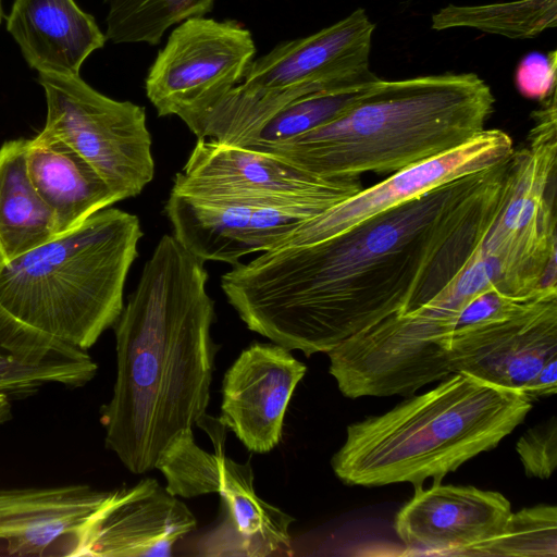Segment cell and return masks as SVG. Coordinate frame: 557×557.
<instances>
[{
  "label": "cell",
  "mask_w": 557,
  "mask_h": 557,
  "mask_svg": "<svg viewBox=\"0 0 557 557\" xmlns=\"http://www.w3.org/2000/svg\"><path fill=\"white\" fill-rule=\"evenodd\" d=\"M208 277L165 234L114 324L116 376L100 422L106 447L134 474L156 469L172 440L206 417L219 349Z\"/></svg>",
  "instance_id": "cell-2"
},
{
  "label": "cell",
  "mask_w": 557,
  "mask_h": 557,
  "mask_svg": "<svg viewBox=\"0 0 557 557\" xmlns=\"http://www.w3.org/2000/svg\"><path fill=\"white\" fill-rule=\"evenodd\" d=\"M516 450L528 476L549 479L557 466V419L552 417L529 429L518 440Z\"/></svg>",
  "instance_id": "cell-28"
},
{
  "label": "cell",
  "mask_w": 557,
  "mask_h": 557,
  "mask_svg": "<svg viewBox=\"0 0 557 557\" xmlns=\"http://www.w3.org/2000/svg\"><path fill=\"white\" fill-rule=\"evenodd\" d=\"M106 38L114 44L158 45L173 25L209 13L214 0H106Z\"/></svg>",
  "instance_id": "cell-26"
},
{
  "label": "cell",
  "mask_w": 557,
  "mask_h": 557,
  "mask_svg": "<svg viewBox=\"0 0 557 557\" xmlns=\"http://www.w3.org/2000/svg\"><path fill=\"white\" fill-rule=\"evenodd\" d=\"M256 45L236 21L193 17L175 27L150 66L145 88L159 116L191 117L238 85Z\"/></svg>",
  "instance_id": "cell-11"
},
{
  "label": "cell",
  "mask_w": 557,
  "mask_h": 557,
  "mask_svg": "<svg viewBox=\"0 0 557 557\" xmlns=\"http://www.w3.org/2000/svg\"><path fill=\"white\" fill-rule=\"evenodd\" d=\"M516 84L527 98L545 100L556 91V51L529 54L519 65Z\"/></svg>",
  "instance_id": "cell-29"
},
{
  "label": "cell",
  "mask_w": 557,
  "mask_h": 557,
  "mask_svg": "<svg viewBox=\"0 0 557 557\" xmlns=\"http://www.w3.org/2000/svg\"><path fill=\"white\" fill-rule=\"evenodd\" d=\"M164 212L173 236L201 261L232 265L250 253L276 248L304 220L315 214L293 209L209 200L170 191Z\"/></svg>",
  "instance_id": "cell-14"
},
{
  "label": "cell",
  "mask_w": 557,
  "mask_h": 557,
  "mask_svg": "<svg viewBox=\"0 0 557 557\" xmlns=\"http://www.w3.org/2000/svg\"><path fill=\"white\" fill-rule=\"evenodd\" d=\"M11 399L0 394V424L7 422L11 418Z\"/></svg>",
  "instance_id": "cell-31"
},
{
  "label": "cell",
  "mask_w": 557,
  "mask_h": 557,
  "mask_svg": "<svg viewBox=\"0 0 557 557\" xmlns=\"http://www.w3.org/2000/svg\"><path fill=\"white\" fill-rule=\"evenodd\" d=\"M448 354L453 373L522 394L542 366L557 356V295L508 320L453 335Z\"/></svg>",
  "instance_id": "cell-15"
},
{
  "label": "cell",
  "mask_w": 557,
  "mask_h": 557,
  "mask_svg": "<svg viewBox=\"0 0 557 557\" xmlns=\"http://www.w3.org/2000/svg\"><path fill=\"white\" fill-rule=\"evenodd\" d=\"M47 119L62 139L103 178L119 200L138 196L154 177L145 108L111 99L77 76L38 73Z\"/></svg>",
  "instance_id": "cell-8"
},
{
  "label": "cell",
  "mask_w": 557,
  "mask_h": 557,
  "mask_svg": "<svg viewBox=\"0 0 557 557\" xmlns=\"http://www.w3.org/2000/svg\"><path fill=\"white\" fill-rule=\"evenodd\" d=\"M377 78L300 97L281 108L236 145L259 150L322 126L348 110Z\"/></svg>",
  "instance_id": "cell-25"
},
{
  "label": "cell",
  "mask_w": 557,
  "mask_h": 557,
  "mask_svg": "<svg viewBox=\"0 0 557 557\" xmlns=\"http://www.w3.org/2000/svg\"><path fill=\"white\" fill-rule=\"evenodd\" d=\"M374 29L359 8L312 35L282 42L253 60L238 85L184 123L197 138L234 144L298 87L331 89L374 79L369 69Z\"/></svg>",
  "instance_id": "cell-6"
},
{
  "label": "cell",
  "mask_w": 557,
  "mask_h": 557,
  "mask_svg": "<svg viewBox=\"0 0 557 557\" xmlns=\"http://www.w3.org/2000/svg\"><path fill=\"white\" fill-rule=\"evenodd\" d=\"M557 26V0L448 4L432 15V28L468 27L509 38H532Z\"/></svg>",
  "instance_id": "cell-24"
},
{
  "label": "cell",
  "mask_w": 557,
  "mask_h": 557,
  "mask_svg": "<svg viewBox=\"0 0 557 557\" xmlns=\"http://www.w3.org/2000/svg\"><path fill=\"white\" fill-rule=\"evenodd\" d=\"M98 366L84 350L54 348L27 334L0 311V394L22 399L46 385L81 387Z\"/></svg>",
  "instance_id": "cell-22"
},
{
  "label": "cell",
  "mask_w": 557,
  "mask_h": 557,
  "mask_svg": "<svg viewBox=\"0 0 557 557\" xmlns=\"http://www.w3.org/2000/svg\"><path fill=\"white\" fill-rule=\"evenodd\" d=\"M197 520L189 508L151 478L112 494L88 528L79 556H171Z\"/></svg>",
  "instance_id": "cell-18"
},
{
  "label": "cell",
  "mask_w": 557,
  "mask_h": 557,
  "mask_svg": "<svg viewBox=\"0 0 557 557\" xmlns=\"http://www.w3.org/2000/svg\"><path fill=\"white\" fill-rule=\"evenodd\" d=\"M531 409L519 392L453 373L426 393L349 424L331 466L348 485L441 482L495 448Z\"/></svg>",
  "instance_id": "cell-4"
},
{
  "label": "cell",
  "mask_w": 557,
  "mask_h": 557,
  "mask_svg": "<svg viewBox=\"0 0 557 557\" xmlns=\"http://www.w3.org/2000/svg\"><path fill=\"white\" fill-rule=\"evenodd\" d=\"M209 493L220 494L225 517L202 537L201 555L264 557L290 548L294 518L257 495L249 462H236L221 449L220 471Z\"/></svg>",
  "instance_id": "cell-19"
},
{
  "label": "cell",
  "mask_w": 557,
  "mask_h": 557,
  "mask_svg": "<svg viewBox=\"0 0 557 557\" xmlns=\"http://www.w3.org/2000/svg\"><path fill=\"white\" fill-rule=\"evenodd\" d=\"M7 29L27 64L42 74L79 75L84 61L107 40L74 0H14Z\"/></svg>",
  "instance_id": "cell-20"
},
{
  "label": "cell",
  "mask_w": 557,
  "mask_h": 557,
  "mask_svg": "<svg viewBox=\"0 0 557 557\" xmlns=\"http://www.w3.org/2000/svg\"><path fill=\"white\" fill-rule=\"evenodd\" d=\"M361 188L358 178L324 180L268 152L197 138L171 191L317 215Z\"/></svg>",
  "instance_id": "cell-10"
},
{
  "label": "cell",
  "mask_w": 557,
  "mask_h": 557,
  "mask_svg": "<svg viewBox=\"0 0 557 557\" xmlns=\"http://www.w3.org/2000/svg\"><path fill=\"white\" fill-rule=\"evenodd\" d=\"M494 103L474 73L377 78L337 119L258 151L324 180L394 173L471 139Z\"/></svg>",
  "instance_id": "cell-3"
},
{
  "label": "cell",
  "mask_w": 557,
  "mask_h": 557,
  "mask_svg": "<svg viewBox=\"0 0 557 557\" xmlns=\"http://www.w3.org/2000/svg\"><path fill=\"white\" fill-rule=\"evenodd\" d=\"M513 149V141L506 132L484 128L465 144L394 172L304 220L276 248L309 245L333 237L442 185L497 165L506 161Z\"/></svg>",
  "instance_id": "cell-12"
},
{
  "label": "cell",
  "mask_w": 557,
  "mask_h": 557,
  "mask_svg": "<svg viewBox=\"0 0 557 557\" xmlns=\"http://www.w3.org/2000/svg\"><path fill=\"white\" fill-rule=\"evenodd\" d=\"M143 235L137 215L109 207L0 263L1 313L52 347L87 351L124 308Z\"/></svg>",
  "instance_id": "cell-5"
},
{
  "label": "cell",
  "mask_w": 557,
  "mask_h": 557,
  "mask_svg": "<svg viewBox=\"0 0 557 557\" xmlns=\"http://www.w3.org/2000/svg\"><path fill=\"white\" fill-rule=\"evenodd\" d=\"M510 513L509 500L498 492L435 482L414 487L394 530L407 550L457 556L499 533Z\"/></svg>",
  "instance_id": "cell-17"
},
{
  "label": "cell",
  "mask_w": 557,
  "mask_h": 557,
  "mask_svg": "<svg viewBox=\"0 0 557 557\" xmlns=\"http://www.w3.org/2000/svg\"><path fill=\"white\" fill-rule=\"evenodd\" d=\"M557 392V356L549 358L525 386L522 395L530 401L549 397Z\"/></svg>",
  "instance_id": "cell-30"
},
{
  "label": "cell",
  "mask_w": 557,
  "mask_h": 557,
  "mask_svg": "<svg viewBox=\"0 0 557 557\" xmlns=\"http://www.w3.org/2000/svg\"><path fill=\"white\" fill-rule=\"evenodd\" d=\"M26 165L34 187L52 211L55 236L120 201L82 156L45 129L26 140Z\"/></svg>",
  "instance_id": "cell-21"
},
{
  "label": "cell",
  "mask_w": 557,
  "mask_h": 557,
  "mask_svg": "<svg viewBox=\"0 0 557 557\" xmlns=\"http://www.w3.org/2000/svg\"><path fill=\"white\" fill-rule=\"evenodd\" d=\"M541 102L525 145L507 160L498 213L482 245L498 265L499 289L516 297L557 290L556 91Z\"/></svg>",
  "instance_id": "cell-7"
},
{
  "label": "cell",
  "mask_w": 557,
  "mask_h": 557,
  "mask_svg": "<svg viewBox=\"0 0 557 557\" xmlns=\"http://www.w3.org/2000/svg\"><path fill=\"white\" fill-rule=\"evenodd\" d=\"M507 160L442 185L333 237L278 247L221 277L246 326L307 357L329 352L438 295L484 243Z\"/></svg>",
  "instance_id": "cell-1"
},
{
  "label": "cell",
  "mask_w": 557,
  "mask_h": 557,
  "mask_svg": "<svg viewBox=\"0 0 557 557\" xmlns=\"http://www.w3.org/2000/svg\"><path fill=\"white\" fill-rule=\"evenodd\" d=\"M26 140H9L0 147V263L55 237L52 211L27 171Z\"/></svg>",
  "instance_id": "cell-23"
},
{
  "label": "cell",
  "mask_w": 557,
  "mask_h": 557,
  "mask_svg": "<svg viewBox=\"0 0 557 557\" xmlns=\"http://www.w3.org/2000/svg\"><path fill=\"white\" fill-rule=\"evenodd\" d=\"M306 371L285 347L252 343L224 374L221 424L248 450L269 453L282 438L288 404Z\"/></svg>",
  "instance_id": "cell-13"
},
{
  "label": "cell",
  "mask_w": 557,
  "mask_h": 557,
  "mask_svg": "<svg viewBox=\"0 0 557 557\" xmlns=\"http://www.w3.org/2000/svg\"><path fill=\"white\" fill-rule=\"evenodd\" d=\"M112 491L87 484L0 488V543L15 556H78Z\"/></svg>",
  "instance_id": "cell-16"
},
{
  "label": "cell",
  "mask_w": 557,
  "mask_h": 557,
  "mask_svg": "<svg viewBox=\"0 0 557 557\" xmlns=\"http://www.w3.org/2000/svg\"><path fill=\"white\" fill-rule=\"evenodd\" d=\"M450 325L419 309L391 314L326 352L330 374L349 398L412 395L453 374Z\"/></svg>",
  "instance_id": "cell-9"
},
{
  "label": "cell",
  "mask_w": 557,
  "mask_h": 557,
  "mask_svg": "<svg viewBox=\"0 0 557 557\" xmlns=\"http://www.w3.org/2000/svg\"><path fill=\"white\" fill-rule=\"evenodd\" d=\"M2 18H3V8H2V0H0V24L2 22Z\"/></svg>",
  "instance_id": "cell-32"
},
{
  "label": "cell",
  "mask_w": 557,
  "mask_h": 557,
  "mask_svg": "<svg viewBox=\"0 0 557 557\" xmlns=\"http://www.w3.org/2000/svg\"><path fill=\"white\" fill-rule=\"evenodd\" d=\"M457 556L556 557L557 508L536 505L511 511L499 533Z\"/></svg>",
  "instance_id": "cell-27"
}]
</instances>
